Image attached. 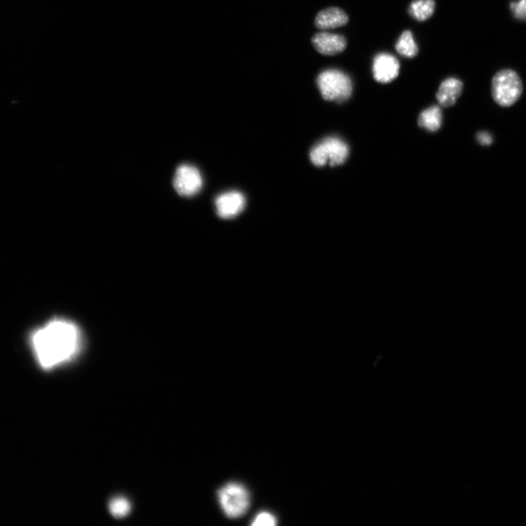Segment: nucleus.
<instances>
[{"instance_id": "11", "label": "nucleus", "mask_w": 526, "mask_h": 526, "mask_svg": "<svg viewBox=\"0 0 526 526\" xmlns=\"http://www.w3.org/2000/svg\"><path fill=\"white\" fill-rule=\"evenodd\" d=\"M463 82L455 78L445 80L440 86L437 98L440 105L448 107L455 105L463 92Z\"/></svg>"}, {"instance_id": "15", "label": "nucleus", "mask_w": 526, "mask_h": 526, "mask_svg": "<svg viewBox=\"0 0 526 526\" xmlns=\"http://www.w3.org/2000/svg\"><path fill=\"white\" fill-rule=\"evenodd\" d=\"M110 509L113 516L120 518L128 515L131 510L130 502L124 498H117L112 501Z\"/></svg>"}, {"instance_id": "16", "label": "nucleus", "mask_w": 526, "mask_h": 526, "mask_svg": "<svg viewBox=\"0 0 526 526\" xmlns=\"http://www.w3.org/2000/svg\"><path fill=\"white\" fill-rule=\"evenodd\" d=\"M276 525L277 518L268 512L259 513L251 523V525L254 526H275Z\"/></svg>"}, {"instance_id": "3", "label": "nucleus", "mask_w": 526, "mask_h": 526, "mask_svg": "<svg viewBox=\"0 0 526 526\" xmlns=\"http://www.w3.org/2000/svg\"><path fill=\"white\" fill-rule=\"evenodd\" d=\"M317 84L325 100L343 103L349 100L353 93V82L343 72L327 70L321 72Z\"/></svg>"}, {"instance_id": "6", "label": "nucleus", "mask_w": 526, "mask_h": 526, "mask_svg": "<svg viewBox=\"0 0 526 526\" xmlns=\"http://www.w3.org/2000/svg\"><path fill=\"white\" fill-rule=\"evenodd\" d=\"M173 187L178 195L191 197L197 194L203 187L201 173L194 166H179L173 178Z\"/></svg>"}, {"instance_id": "7", "label": "nucleus", "mask_w": 526, "mask_h": 526, "mask_svg": "<svg viewBox=\"0 0 526 526\" xmlns=\"http://www.w3.org/2000/svg\"><path fill=\"white\" fill-rule=\"evenodd\" d=\"M372 70L377 82L388 84L398 77L400 63L390 53H379L374 59Z\"/></svg>"}, {"instance_id": "10", "label": "nucleus", "mask_w": 526, "mask_h": 526, "mask_svg": "<svg viewBox=\"0 0 526 526\" xmlns=\"http://www.w3.org/2000/svg\"><path fill=\"white\" fill-rule=\"evenodd\" d=\"M349 22L348 14L338 8H329L320 12L315 19L316 27L322 30L346 26Z\"/></svg>"}, {"instance_id": "1", "label": "nucleus", "mask_w": 526, "mask_h": 526, "mask_svg": "<svg viewBox=\"0 0 526 526\" xmlns=\"http://www.w3.org/2000/svg\"><path fill=\"white\" fill-rule=\"evenodd\" d=\"M32 344L41 367L51 369L74 359L82 346L78 326L64 319L53 320L32 336Z\"/></svg>"}, {"instance_id": "8", "label": "nucleus", "mask_w": 526, "mask_h": 526, "mask_svg": "<svg viewBox=\"0 0 526 526\" xmlns=\"http://www.w3.org/2000/svg\"><path fill=\"white\" fill-rule=\"evenodd\" d=\"M244 196L237 191L228 192L217 197L215 201L216 213L223 219L238 216L245 208Z\"/></svg>"}, {"instance_id": "18", "label": "nucleus", "mask_w": 526, "mask_h": 526, "mask_svg": "<svg viewBox=\"0 0 526 526\" xmlns=\"http://www.w3.org/2000/svg\"><path fill=\"white\" fill-rule=\"evenodd\" d=\"M478 139L482 145H489L492 143V138L486 133H480L478 136Z\"/></svg>"}, {"instance_id": "12", "label": "nucleus", "mask_w": 526, "mask_h": 526, "mask_svg": "<svg viewBox=\"0 0 526 526\" xmlns=\"http://www.w3.org/2000/svg\"><path fill=\"white\" fill-rule=\"evenodd\" d=\"M442 111L440 107L437 105L431 106L423 112L419 119L420 126L431 132L438 131L442 125Z\"/></svg>"}, {"instance_id": "2", "label": "nucleus", "mask_w": 526, "mask_h": 526, "mask_svg": "<svg viewBox=\"0 0 526 526\" xmlns=\"http://www.w3.org/2000/svg\"><path fill=\"white\" fill-rule=\"evenodd\" d=\"M523 85L515 70H502L497 72L492 80V94L494 101L501 107H511L520 98Z\"/></svg>"}, {"instance_id": "13", "label": "nucleus", "mask_w": 526, "mask_h": 526, "mask_svg": "<svg viewBox=\"0 0 526 526\" xmlns=\"http://www.w3.org/2000/svg\"><path fill=\"white\" fill-rule=\"evenodd\" d=\"M435 7L434 0H414L409 8V13L414 20L424 22L430 19L433 15Z\"/></svg>"}, {"instance_id": "17", "label": "nucleus", "mask_w": 526, "mask_h": 526, "mask_svg": "<svg viewBox=\"0 0 526 526\" xmlns=\"http://www.w3.org/2000/svg\"><path fill=\"white\" fill-rule=\"evenodd\" d=\"M511 8L518 20L526 21V0H520L518 3H512Z\"/></svg>"}, {"instance_id": "5", "label": "nucleus", "mask_w": 526, "mask_h": 526, "mask_svg": "<svg viewBox=\"0 0 526 526\" xmlns=\"http://www.w3.org/2000/svg\"><path fill=\"white\" fill-rule=\"evenodd\" d=\"M218 498L225 514L231 518L242 516L250 504L247 489L239 483L230 482L223 487L218 492Z\"/></svg>"}, {"instance_id": "9", "label": "nucleus", "mask_w": 526, "mask_h": 526, "mask_svg": "<svg viewBox=\"0 0 526 526\" xmlns=\"http://www.w3.org/2000/svg\"><path fill=\"white\" fill-rule=\"evenodd\" d=\"M312 43L315 49L322 55L335 56L346 49L348 42L341 34L321 32L316 34Z\"/></svg>"}, {"instance_id": "14", "label": "nucleus", "mask_w": 526, "mask_h": 526, "mask_svg": "<svg viewBox=\"0 0 526 526\" xmlns=\"http://www.w3.org/2000/svg\"><path fill=\"white\" fill-rule=\"evenodd\" d=\"M395 50L402 57L414 58L419 54V48L414 41L411 31H405L395 44Z\"/></svg>"}, {"instance_id": "4", "label": "nucleus", "mask_w": 526, "mask_h": 526, "mask_svg": "<svg viewBox=\"0 0 526 526\" xmlns=\"http://www.w3.org/2000/svg\"><path fill=\"white\" fill-rule=\"evenodd\" d=\"M349 154L346 143L338 138L329 137L315 145L310 152V158L313 164L317 167L327 165L335 167L346 162Z\"/></svg>"}]
</instances>
